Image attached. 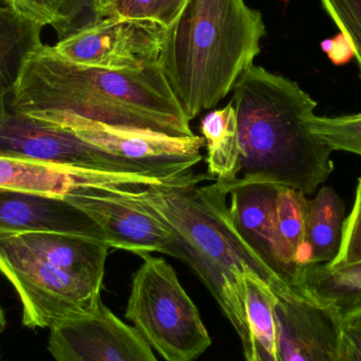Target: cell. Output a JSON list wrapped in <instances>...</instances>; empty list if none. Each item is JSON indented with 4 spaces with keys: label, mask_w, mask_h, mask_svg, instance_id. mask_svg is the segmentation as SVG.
Masks as SVG:
<instances>
[{
    "label": "cell",
    "mask_w": 361,
    "mask_h": 361,
    "mask_svg": "<svg viewBox=\"0 0 361 361\" xmlns=\"http://www.w3.org/2000/svg\"><path fill=\"white\" fill-rule=\"evenodd\" d=\"M12 101L15 109L47 122L75 116L175 139L195 135L159 66L141 70L88 67L42 44L30 56Z\"/></svg>",
    "instance_id": "1"
},
{
    "label": "cell",
    "mask_w": 361,
    "mask_h": 361,
    "mask_svg": "<svg viewBox=\"0 0 361 361\" xmlns=\"http://www.w3.org/2000/svg\"><path fill=\"white\" fill-rule=\"evenodd\" d=\"M154 212L177 242L179 259L193 269L220 305L241 339L246 361L254 360L245 310V274L254 273L278 293L280 281L241 239L229 216L228 193L208 173L189 171L177 182L130 191Z\"/></svg>",
    "instance_id": "2"
},
{
    "label": "cell",
    "mask_w": 361,
    "mask_h": 361,
    "mask_svg": "<svg viewBox=\"0 0 361 361\" xmlns=\"http://www.w3.org/2000/svg\"><path fill=\"white\" fill-rule=\"evenodd\" d=\"M240 157L238 177L310 195L333 171V150L314 135L317 103L296 82L252 66L233 88Z\"/></svg>",
    "instance_id": "3"
},
{
    "label": "cell",
    "mask_w": 361,
    "mask_h": 361,
    "mask_svg": "<svg viewBox=\"0 0 361 361\" xmlns=\"http://www.w3.org/2000/svg\"><path fill=\"white\" fill-rule=\"evenodd\" d=\"M265 33L262 14L244 0H187L167 27L159 67L190 122L233 91Z\"/></svg>",
    "instance_id": "4"
},
{
    "label": "cell",
    "mask_w": 361,
    "mask_h": 361,
    "mask_svg": "<svg viewBox=\"0 0 361 361\" xmlns=\"http://www.w3.org/2000/svg\"><path fill=\"white\" fill-rule=\"evenodd\" d=\"M109 246L53 231L0 233V271L23 305V324L52 328L102 302Z\"/></svg>",
    "instance_id": "5"
},
{
    "label": "cell",
    "mask_w": 361,
    "mask_h": 361,
    "mask_svg": "<svg viewBox=\"0 0 361 361\" xmlns=\"http://www.w3.org/2000/svg\"><path fill=\"white\" fill-rule=\"evenodd\" d=\"M125 317L167 361H193L212 343L197 307L165 259L142 255Z\"/></svg>",
    "instance_id": "6"
},
{
    "label": "cell",
    "mask_w": 361,
    "mask_h": 361,
    "mask_svg": "<svg viewBox=\"0 0 361 361\" xmlns=\"http://www.w3.org/2000/svg\"><path fill=\"white\" fill-rule=\"evenodd\" d=\"M13 94L0 99V157L49 163L112 176L164 178L80 137L73 129L15 109Z\"/></svg>",
    "instance_id": "7"
},
{
    "label": "cell",
    "mask_w": 361,
    "mask_h": 361,
    "mask_svg": "<svg viewBox=\"0 0 361 361\" xmlns=\"http://www.w3.org/2000/svg\"><path fill=\"white\" fill-rule=\"evenodd\" d=\"M166 32L156 21L107 17L75 30L53 49L78 65L141 70L159 66Z\"/></svg>",
    "instance_id": "8"
},
{
    "label": "cell",
    "mask_w": 361,
    "mask_h": 361,
    "mask_svg": "<svg viewBox=\"0 0 361 361\" xmlns=\"http://www.w3.org/2000/svg\"><path fill=\"white\" fill-rule=\"evenodd\" d=\"M130 191L86 187L71 200L99 225L110 248L142 256L162 252L179 259L177 242L164 222Z\"/></svg>",
    "instance_id": "9"
},
{
    "label": "cell",
    "mask_w": 361,
    "mask_h": 361,
    "mask_svg": "<svg viewBox=\"0 0 361 361\" xmlns=\"http://www.w3.org/2000/svg\"><path fill=\"white\" fill-rule=\"evenodd\" d=\"M49 351L56 361H159L137 329L103 302L90 314L52 326Z\"/></svg>",
    "instance_id": "10"
},
{
    "label": "cell",
    "mask_w": 361,
    "mask_h": 361,
    "mask_svg": "<svg viewBox=\"0 0 361 361\" xmlns=\"http://www.w3.org/2000/svg\"><path fill=\"white\" fill-rule=\"evenodd\" d=\"M54 124L73 129L80 137L116 156L141 165L164 179H173L192 171L202 161L204 137L184 139L142 131L114 128L75 116L59 118Z\"/></svg>",
    "instance_id": "11"
},
{
    "label": "cell",
    "mask_w": 361,
    "mask_h": 361,
    "mask_svg": "<svg viewBox=\"0 0 361 361\" xmlns=\"http://www.w3.org/2000/svg\"><path fill=\"white\" fill-rule=\"evenodd\" d=\"M275 296L280 361H336L343 339V320L294 288Z\"/></svg>",
    "instance_id": "12"
},
{
    "label": "cell",
    "mask_w": 361,
    "mask_h": 361,
    "mask_svg": "<svg viewBox=\"0 0 361 361\" xmlns=\"http://www.w3.org/2000/svg\"><path fill=\"white\" fill-rule=\"evenodd\" d=\"M27 231L69 233L106 243L99 225L67 197L0 187V233Z\"/></svg>",
    "instance_id": "13"
},
{
    "label": "cell",
    "mask_w": 361,
    "mask_h": 361,
    "mask_svg": "<svg viewBox=\"0 0 361 361\" xmlns=\"http://www.w3.org/2000/svg\"><path fill=\"white\" fill-rule=\"evenodd\" d=\"M173 180L74 171L49 163L0 157L1 188L57 195L70 201L78 197L86 187L139 191L154 185L171 184Z\"/></svg>",
    "instance_id": "14"
},
{
    "label": "cell",
    "mask_w": 361,
    "mask_h": 361,
    "mask_svg": "<svg viewBox=\"0 0 361 361\" xmlns=\"http://www.w3.org/2000/svg\"><path fill=\"white\" fill-rule=\"evenodd\" d=\"M216 182L222 185L231 197L229 216L238 235L267 269L286 284L275 240L276 207L280 185L240 177L228 182Z\"/></svg>",
    "instance_id": "15"
},
{
    "label": "cell",
    "mask_w": 361,
    "mask_h": 361,
    "mask_svg": "<svg viewBox=\"0 0 361 361\" xmlns=\"http://www.w3.org/2000/svg\"><path fill=\"white\" fill-rule=\"evenodd\" d=\"M295 290L336 314L343 322L361 314V262L333 267L305 265Z\"/></svg>",
    "instance_id": "16"
},
{
    "label": "cell",
    "mask_w": 361,
    "mask_h": 361,
    "mask_svg": "<svg viewBox=\"0 0 361 361\" xmlns=\"http://www.w3.org/2000/svg\"><path fill=\"white\" fill-rule=\"evenodd\" d=\"M345 222L343 200L331 187L320 189L316 197L310 200L305 240L297 255L299 269L305 265L331 263L336 258Z\"/></svg>",
    "instance_id": "17"
},
{
    "label": "cell",
    "mask_w": 361,
    "mask_h": 361,
    "mask_svg": "<svg viewBox=\"0 0 361 361\" xmlns=\"http://www.w3.org/2000/svg\"><path fill=\"white\" fill-rule=\"evenodd\" d=\"M44 25L0 8V99L13 94L30 56L42 46Z\"/></svg>",
    "instance_id": "18"
},
{
    "label": "cell",
    "mask_w": 361,
    "mask_h": 361,
    "mask_svg": "<svg viewBox=\"0 0 361 361\" xmlns=\"http://www.w3.org/2000/svg\"><path fill=\"white\" fill-rule=\"evenodd\" d=\"M309 205L310 200L305 193L280 186L276 207V248L284 282L294 290L299 273L297 255L305 240Z\"/></svg>",
    "instance_id": "19"
},
{
    "label": "cell",
    "mask_w": 361,
    "mask_h": 361,
    "mask_svg": "<svg viewBox=\"0 0 361 361\" xmlns=\"http://www.w3.org/2000/svg\"><path fill=\"white\" fill-rule=\"evenodd\" d=\"M201 133L207 149L208 175L223 182L238 178L240 143L233 103L206 114L201 122Z\"/></svg>",
    "instance_id": "20"
},
{
    "label": "cell",
    "mask_w": 361,
    "mask_h": 361,
    "mask_svg": "<svg viewBox=\"0 0 361 361\" xmlns=\"http://www.w3.org/2000/svg\"><path fill=\"white\" fill-rule=\"evenodd\" d=\"M245 310L254 360L280 361L275 317L276 296L254 273L245 274Z\"/></svg>",
    "instance_id": "21"
},
{
    "label": "cell",
    "mask_w": 361,
    "mask_h": 361,
    "mask_svg": "<svg viewBox=\"0 0 361 361\" xmlns=\"http://www.w3.org/2000/svg\"><path fill=\"white\" fill-rule=\"evenodd\" d=\"M13 10L27 18L56 30L63 38L76 30L80 15L87 8V0H10Z\"/></svg>",
    "instance_id": "22"
},
{
    "label": "cell",
    "mask_w": 361,
    "mask_h": 361,
    "mask_svg": "<svg viewBox=\"0 0 361 361\" xmlns=\"http://www.w3.org/2000/svg\"><path fill=\"white\" fill-rule=\"evenodd\" d=\"M187 0H111L104 8L102 19H146L169 27L178 18Z\"/></svg>",
    "instance_id": "23"
},
{
    "label": "cell",
    "mask_w": 361,
    "mask_h": 361,
    "mask_svg": "<svg viewBox=\"0 0 361 361\" xmlns=\"http://www.w3.org/2000/svg\"><path fill=\"white\" fill-rule=\"evenodd\" d=\"M310 127L333 152L343 150L361 156V114L336 118L314 116Z\"/></svg>",
    "instance_id": "24"
},
{
    "label": "cell",
    "mask_w": 361,
    "mask_h": 361,
    "mask_svg": "<svg viewBox=\"0 0 361 361\" xmlns=\"http://www.w3.org/2000/svg\"><path fill=\"white\" fill-rule=\"evenodd\" d=\"M324 10L349 40L361 78V0H322Z\"/></svg>",
    "instance_id": "25"
},
{
    "label": "cell",
    "mask_w": 361,
    "mask_h": 361,
    "mask_svg": "<svg viewBox=\"0 0 361 361\" xmlns=\"http://www.w3.org/2000/svg\"><path fill=\"white\" fill-rule=\"evenodd\" d=\"M358 262H361V180L356 191L353 209L343 225L341 250L336 258L326 264L337 267Z\"/></svg>",
    "instance_id": "26"
},
{
    "label": "cell",
    "mask_w": 361,
    "mask_h": 361,
    "mask_svg": "<svg viewBox=\"0 0 361 361\" xmlns=\"http://www.w3.org/2000/svg\"><path fill=\"white\" fill-rule=\"evenodd\" d=\"M322 48L324 52L328 53L329 59L335 65H343L354 56L351 44L343 34L333 39L324 40L322 42Z\"/></svg>",
    "instance_id": "27"
},
{
    "label": "cell",
    "mask_w": 361,
    "mask_h": 361,
    "mask_svg": "<svg viewBox=\"0 0 361 361\" xmlns=\"http://www.w3.org/2000/svg\"><path fill=\"white\" fill-rule=\"evenodd\" d=\"M343 334L361 357V314L343 322Z\"/></svg>",
    "instance_id": "28"
},
{
    "label": "cell",
    "mask_w": 361,
    "mask_h": 361,
    "mask_svg": "<svg viewBox=\"0 0 361 361\" xmlns=\"http://www.w3.org/2000/svg\"><path fill=\"white\" fill-rule=\"evenodd\" d=\"M336 361H361L360 354L354 349L353 345L349 343L347 337L343 334V343H341V351L337 356Z\"/></svg>",
    "instance_id": "29"
},
{
    "label": "cell",
    "mask_w": 361,
    "mask_h": 361,
    "mask_svg": "<svg viewBox=\"0 0 361 361\" xmlns=\"http://www.w3.org/2000/svg\"><path fill=\"white\" fill-rule=\"evenodd\" d=\"M87 8L93 15L94 21L102 19L103 6H102L101 0H87Z\"/></svg>",
    "instance_id": "30"
},
{
    "label": "cell",
    "mask_w": 361,
    "mask_h": 361,
    "mask_svg": "<svg viewBox=\"0 0 361 361\" xmlns=\"http://www.w3.org/2000/svg\"><path fill=\"white\" fill-rule=\"evenodd\" d=\"M4 328H6V317H4V310H2L1 305H0V335H1Z\"/></svg>",
    "instance_id": "31"
},
{
    "label": "cell",
    "mask_w": 361,
    "mask_h": 361,
    "mask_svg": "<svg viewBox=\"0 0 361 361\" xmlns=\"http://www.w3.org/2000/svg\"><path fill=\"white\" fill-rule=\"evenodd\" d=\"M0 8H12V6H11L10 0H0Z\"/></svg>",
    "instance_id": "32"
},
{
    "label": "cell",
    "mask_w": 361,
    "mask_h": 361,
    "mask_svg": "<svg viewBox=\"0 0 361 361\" xmlns=\"http://www.w3.org/2000/svg\"><path fill=\"white\" fill-rule=\"evenodd\" d=\"M102 1V6H103V10H104V8H105L106 6H107L108 4H109L110 1H111V0H101ZM103 13V12H102Z\"/></svg>",
    "instance_id": "33"
},
{
    "label": "cell",
    "mask_w": 361,
    "mask_h": 361,
    "mask_svg": "<svg viewBox=\"0 0 361 361\" xmlns=\"http://www.w3.org/2000/svg\"><path fill=\"white\" fill-rule=\"evenodd\" d=\"M360 180H361V178H360Z\"/></svg>",
    "instance_id": "34"
},
{
    "label": "cell",
    "mask_w": 361,
    "mask_h": 361,
    "mask_svg": "<svg viewBox=\"0 0 361 361\" xmlns=\"http://www.w3.org/2000/svg\"><path fill=\"white\" fill-rule=\"evenodd\" d=\"M0 361H1V360H0Z\"/></svg>",
    "instance_id": "35"
}]
</instances>
